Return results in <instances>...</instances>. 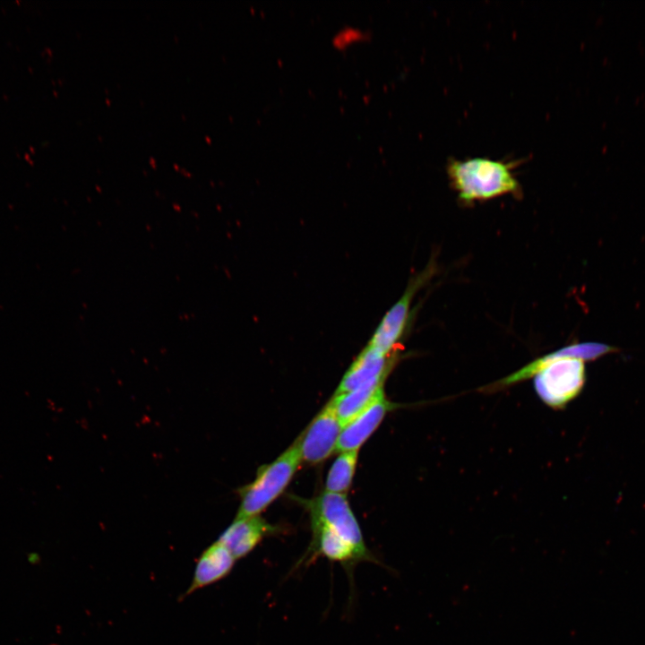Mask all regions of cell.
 I'll list each match as a JSON object with an SVG mask.
<instances>
[{"label":"cell","mask_w":645,"mask_h":645,"mask_svg":"<svg viewBox=\"0 0 645 645\" xmlns=\"http://www.w3.org/2000/svg\"><path fill=\"white\" fill-rule=\"evenodd\" d=\"M610 350L609 346L601 343L572 344L532 361L494 386H507L534 377L539 398L554 408H563L582 390L586 380L584 361L596 359Z\"/></svg>","instance_id":"6da1fadb"},{"label":"cell","mask_w":645,"mask_h":645,"mask_svg":"<svg viewBox=\"0 0 645 645\" xmlns=\"http://www.w3.org/2000/svg\"><path fill=\"white\" fill-rule=\"evenodd\" d=\"M275 530V528L260 515L235 519L217 541L238 560L246 556L266 536Z\"/></svg>","instance_id":"30bf717a"},{"label":"cell","mask_w":645,"mask_h":645,"mask_svg":"<svg viewBox=\"0 0 645 645\" xmlns=\"http://www.w3.org/2000/svg\"><path fill=\"white\" fill-rule=\"evenodd\" d=\"M342 424L329 402L297 438L302 461L318 464L337 451Z\"/></svg>","instance_id":"8992f818"},{"label":"cell","mask_w":645,"mask_h":645,"mask_svg":"<svg viewBox=\"0 0 645 645\" xmlns=\"http://www.w3.org/2000/svg\"><path fill=\"white\" fill-rule=\"evenodd\" d=\"M357 458L358 451L340 452L327 474L325 492L346 494L352 484Z\"/></svg>","instance_id":"4fadbf2b"},{"label":"cell","mask_w":645,"mask_h":645,"mask_svg":"<svg viewBox=\"0 0 645 645\" xmlns=\"http://www.w3.org/2000/svg\"><path fill=\"white\" fill-rule=\"evenodd\" d=\"M313 542L308 552L299 563H308L319 556L338 562L349 572L359 562H362L355 549L325 524L312 520Z\"/></svg>","instance_id":"9c48e42d"},{"label":"cell","mask_w":645,"mask_h":645,"mask_svg":"<svg viewBox=\"0 0 645 645\" xmlns=\"http://www.w3.org/2000/svg\"><path fill=\"white\" fill-rule=\"evenodd\" d=\"M370 37L369 32L357 25H343L331 37L332 46L339 50L347 49L354 45L365 42Z\"/></svg>","instance_id":"5bb4252c"},{"label":"cell","mask_w":645,"mask_h":645,"mask_svg":"<svg viewBox=\"0 0 645 645\" xmlns=\"http://www.w3.org/2000/svg\"><path fill=\"white\" fill-rule=\"evenodd\" d=\"M312 520L319 521L341 537L359 555L362 562L380 563L367 548L346 494L323 492L309 503Z\"/></svg>","instance_id":"277c9868"},{"label":"cell","mask_w":645,"mask_h":645,"mask_svg":"<svg viewBox=\"0 0 645 645\" xmlns=\"http://www.w3.org/2000/svg\"><path fill=\"white\" fill-rule=\"evenodd\" d=\"M383 389L363 410L342 426L337 451H358L364 443L378 428L386 414L394 409Z\"/></svg>","instance_id":"52a82bcc"},{"label":"cell","mask_w":645,"mask_h":645,"mask_svg":"<svg viewBox=\"0 0 645 645\" xmlns=\"http://www.w3.org/2000/svg\"><path fill=\"white\" fill-rule=\"evenodd\" d=\"M388 375L372 379L350 391L334 395L330 403L342 426L363 410L383 389Z\"/></svg>","instance_id":"7c38bea8"},{"label":"cell","mask_w":645,"mask_h":645,"mask_svg":"<svg viewBox=\"0 0 645 645\" xmlns=\"http://www.w3.org/2000/svg\"><path fill=\"white\" fill-rule=\"evenodd\" d=\"M236 562L229 550L219 541L211 544L199 557L192 582L184 597L227 577Z\"/></svg>","instance_id":"8fae6325"},{"label":"cell","mask_w":645,"mask_h":645,"mask_svg":"<svg viewBox=\"0 0 645 645\" xmlns=\"http://www.w3.org/2000/svg\"><path fill=\"white\" fill-rule=\"evenodd\" d=\"M396 359V352L384 355L366 345L344 374L335 395L355 390L376 377L389 375Z\"/></svg>","instance_id":"ba28073f"},{"label":"cell","mask_w":645,"mask_h":645,"mask_svg":"<svg viewBox=\"0 0 645 645\" xmlns=\"http://www.w3.org/2000/svg\"><path fill=\"white\" fill-rule=\"evenodd\" d=\"M301 461L297 439L275 460L261 467L254 481L240 489L241 503L235 519L260 515L284 492Z\"/></svg>","instance_id":"3957f363"},{"label":"cell","mask_w":645,"mask_h":645,"mask_svg":"<svg viewBox=\"0 0 645 645\" xmlns=\"http://www.w3.org/2000/svg\"><path fill=\"white\" fill-rule=\"evenodd\" d=\"M433 266H427L424 271L410 280L400 299L387 311L375 328L367 345L384 354L395 353L396 346L407 328L410 305L415 294L433 274Z\"/></svg>","instance_id":"5b68a950"},{"label":"cell","mask_w":645,"mask_h":645,"mask_svg":"<svg viewBox=\"0 0 645 645\" xmlns=\"http://www.w3.org/2000/svg\"><path fill=\"white\" fill-rule=\"evenodd\" d=\"M516 166V161L483 157L450 159L446 172L459 200L472 203L520 194V185L514 172Z\"/></svg>","instance_id":"7a4b0ae2"}]
</instances>
